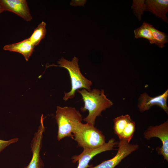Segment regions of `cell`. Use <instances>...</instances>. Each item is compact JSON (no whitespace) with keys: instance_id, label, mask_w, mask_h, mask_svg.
<instances>
[{"instance_id":"1","label":"cell","mask_w":168,"mask_h":168,"mask_svg":"<svg viewBox=\"0 0 168 168\" xmlns=\"http://www.w3.org/2000/svg\"><path fill=\"white\" fill-rule=\"evenodd\" d=\"M77 92L82 95L84 106L81 108L82 112L89 111L88 116L83 119L87 123L94 125L96 118L101 115L102 111L110 107L113 103L107 98L103 89L94 88L88 91L85 89Z\"/></svg>"},{"instance_id":"2","label":"cell","mask_w":168,"mask_h":168,"mask_svg":"<svg viewBox=\"0 0 168 168\" xmlns=\"http://www.w3.org/2000/svg\"><path fill=\"white\" fill-rule=\"evenodd\" d=\"M56 114L55 119L58 127V140L66 137L73 138L74 135L72 134L82 120L79 111L74 107L57 106Z\"/></svg>"},{"instance_id":"3","label":"cell","mask_w":168,"mask_h":168,"mask_svg":"<svg viewBox=\"0 0 168 168\" xmlns=\"http://www.w3.org/2000/svg\"><path fill=\"white\" fill-rule=\"evenodd\" d=\"M78 60L76 57H74L71 61L62 57L58 62L59 65H50L64 68L69 72L71 80V89L70 91L64 92L63 99L65 101L73 99L75 96L76 91L80 89H85L88 91L91 90L92 82L81 73L78 64Z\"/></svg>"},{"instance_id":"4","label":"cell","mask_w":168,"mask_h":168,"mask_svg":"<svg viewBox=\"0 0 168 168\" xmlns=\"http://www.w3.org/2000/svg\"><path fill=\"white\" fill-rule=\"evenodd\" d=\"M73 134L79 146L83 149L97 148L105 143L101 132L89 123H81Z\"/></svg>"},{"instance_id":"5","label":"cell","mask_w":168,"mask_h":168,"mask_svg":"<svg viewBox=\"0 0 168 168\" xmlns=\"http://www.w3.org/2000/svg\"><path fill=\"white\" fill-rule=\"evenodd\" d=\"M144 138L150 140L153 137H157L161 140L162 145L156 150L158 154L162 155L164 160L168 161V121L155 126H150L143 133Z\"/></svg>"},{"instance_id":"6","label":"cell","mask_w":168,"mask_h":168,"mask_svg":"<svg viewBox=\"0 0 168 168\" xmlns=\"http://www.w3.org/2000/svg\"><path fill=\"white\" fill-rule=\"evenodd\" d=\"M118 151L116 155L111 159L104 161L96 166L92 165L89 168H114L121 161L139 147L138 144H130L125 140L119 139Z\"/></svg>"},{"instance_id":"7","label":"cell","mask_w":168,"mask_h":168,"mask_svg":"<svg viewBox=\"0 0 168 168\" xmlns=\"http://www.w3.org/2000/svg\"><path fill=\"white\" fill-rule=\"evenodd\" d=\"M44 118L42 114L40 124L36 132L34 134L31 143L32 156L28 165L24 168H44V164L42 160L40 152L42 147L43 133L45 131L44 124Z\"/></svg>"},{"instance_id":"8","label":"cell","mask_w":168,"mask_h":168,"mask_svg":"<svg viewBox=\"0 0 168 168\" xmlns=\"http://www.w3.org/2000/svg\"><path fill=\"white\" fill-rule=\"evenodd\" d=\"M118 143L114 139L112 138L100 147L93 149H84L83 151L80 154L72 157V162L75 163L78 161V164L77 168L89 167L92 165H89V163L93 157L101 152L113 149L118 145Z\"/></svg>"},{"instance_id":"9","label":"cell","mask_w":168,"mask_h":168,"mask_svg":"<svg viewBox=\"0 0 168 168\" xmlns=\"http://www.w3.org/2000/svg\"><path fill=\"white\" fill-rule=\"evenodd\" d=\"M168 90L160 95L152 97L145 92L141 94L138 99V107L140 112L148 110L154 105L161 107L166 113H168L167 100Z\"/></svg>"},{"instance_id":"10","label":"cell","mask_w":168,"mask_h":168,"mask_svg":"<svg viewBox=\"0 0 168 168\" xmlns=\"http://www.w3.org/2000/svg\"><path fill=\"white\" fill-rule=\"evenodd\" d=\"M4 11L12 12L25 21H30L32 19L26 1L25 0H0Z\"/></svg>"},{"instance_id":"11","label":"cell","mask_w":168,"mask_h":168,"mask_svg":"<svg viewBox=\"0 0 168 168\" xmlns=\"http://www.w3.org/2000/svg\"><path fill=\"white\" fill-rule=\"evenodd\" d=\"M145 11H149L156 16L168 23L167 13L168 11V0H145Z\"/></svg>"},{"instance_id":"12","label":"cell","mask_w":168,"mask_h":168,"mask_svg":"<svg viewBox=\"0 0 168 168\" xmlns=\"http://www.w3.org/2000/svg\"><path fill=\"white\" fill-rule=\"evenodd\" d=\"M35 47L27 38L17 43L5 45L3 49L5 50L19 53L28 61L34 50Z\"/></svg>"},{"instance_id":"13","label":"cell","mask_w":168,"mask_h":168,"mask_svg":"<svg viewBox=\"0 0 168 168\" xmlns=\"http://www.w3.org/2000/svg\"><path fill=\"white\" fill-rule=\"evenodd\" d=\"M46 23L44 22H41L35 29L32 34L28 38L34 46L38 45L45 37L46 33Z\"/></svg>"},{"instance_id":"14","label":"cell","mask_w":168,"mask_h":168,"mask_svg":"<svg viewBox=\"0 0 168 168\" xmlns=\"http://www.w3.org/2000/svg\"><path fill=\"white\" fill-rule=\"evenodd\" d=\"M132 120L128 114L122 115L113 119V129L114 133L119 138L128 123Z\"/></svg>"},{"instance_id":"15","label":"cell","mask_w":168,"mask_h":168,"mask_svg":"<svg viewBox=\"0 0 168 168\" xmlns=\"http://www.w3.org/2000/svg\"><path fill=\"white\" fill-rule=\"evenodd\" d=\"M149 23L143 22L139 28L134 30V37L136 39L143 38L147 39L150 44H155L152 33L148 27Z\"/></svg>"},{"instance_id":"16","label":"cell","mask_w":168,"mask_h":168,"mask_svg":"<svg viewBox=\"0 0 168 168\" xmlns=\"http://www.w3.org/2000/svg\"><path fill=\"white\" fill-rule=\"evenodd\" d=\"M148 27L152 33L155 44L160 48L164 47L165 44L168 42L167 35L165 33L156 29L152 25L149 24Z\"/></svg>"},{"instance_id":"17","label":"cell","mask_w":168,"mask_h":168,"mask_svg":"<svg viewBox=\"0 0 168 168\" xmlns=\"http://www.w3.org/2000/svg\"><path fill=\"white\" fill-rule=\"evenodd\" d=\"M145 0H133L132 9L133 12L137 17L138 20L140 21L141 19V16L143 14L144 12L145 11Z\"/></svg>"},{"instance_id":"18","label":"cell","mask_w":168,"mask_h":168,"mask_svg":"<svg viewBox=\"0 0 168 168\" xmlns=\"http://www.w3.org/2000/svg\"><path fill=\"white\" fill-rule=\"evenodd\" d=\"M19 140L18 138H15L9 140L5 141L0 139V152L3 150L5 147L10 144L17 142Z\"/></svg>"},{"instance_id":"19","label":"cell","mask_w":168,"mask_h":168,"mask_svg":"<svg viewBox=\"0 0 168 168\" xmlns=\"http://www.w3.org/2000/svg\"><path fill=\"white\" fill-rule=\"evenodd\" d=\"M4 11V8L0 2V14L2 13V12Z\"/></svg>"},{"instance_id":"20","label":"cell","mask_w":168,"mask_h":168,"mask_svg":"<svg viewBox=\"0 0 168 168\" xmlns=\"http://www.w3.org/2000/svg\"><path fill=\"white\" fill-rule=\"evenodd\" d=\"M124 168H128L127 167H124Z\"/></svg>"},{"instance_id":"21","label":"cell","mask_w":168,"mask_h":168,"mask_svg":"<svg viewBox=\"0 0 168 168\" xmlns=\"http://www.w3.org/2000/svg\"><path fill=\"white\" fill-rule=\"evenodd\" d=\"M146 168V167H144V168Z\"/></svg>"}]
</instances>
